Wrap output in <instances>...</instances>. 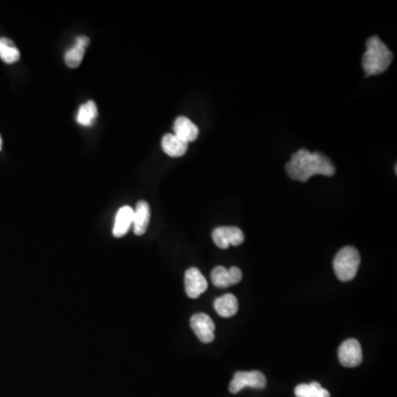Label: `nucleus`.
<instances>
[{"instance_id": "nucleus-2", "label": "nucleus", "mask_w": 397, "mask_h": 397, "mask_svg": "<svg viewBox=\"0 0 397 397\" xmlns=\"http://www.w3.org/2000/svg\"><path fill=\"white\" fill-rule=\"evenodd\" d=\"M392 61L393 53L377 36H373L366 41V51L362 58L363 70L366 77L381 75L389 69Z\"/></svg>"}, {"instance_id": "nucleus-8", "label": "nucleus", "mask_w": 397, "mask_h": 397, "mask_svg": "<svg viewBox=\"0 0 397 397\" xmlns=\"http://www.w3.org/2000/svg\"><path fill=\"white\" fill-rule=\"evenodd\" d=\"M185 293L188 297L192 299H196V298L201 296L204 291L207 290L208 281L198 268H189L185 272Z\"/></svg>"}, {"instance_id": "nucleus-9", "label": "nucleus", "mask_w": 397, "mask_h": 397, "mask_svg": "<svg viewBox=\"0 0 397 397\" xmlns=\"http://www.w3.org/2000/svg\"><path fill=\"white\" fill-rule=\"evenodd\" d=\"M211 279L213 285L217 288H228L241 281L242 272L238 267L226 270L223 266H217L212 270Z\"/></svg>"}, {"instance_id": "nucleus-11", "label": "nucleus", "mask_w": 397, "mask_h": 397, "mask_svg": "<svg viewBox=\"0 0 397 397\" xmlns=\"http://www.w3.org/2000/svg\"><path fill=\"white\" fill-rule=\"evenodd\" d=\"M173 130H175V135L177 137L188 143L196 141L198 136V126L185 116L178 117L176 119Z\"/></svg>"}, {"instance_id": "nucleus-18", "label": "nucleus", "mask_w": 397, "mask_h": 397, "mask_svg": "<svg viewBox=\"0 0 397 397\" xmlns=\"http://www.w3.org/2000/svg\"><path fill=\"white\" fill-rule=\"evenodd\" d=\"M84 47L82 45H77L75 43L73 48L70 49L68 52L65 53V56H64V61H65L66 65L71 68V69H75L77 66L82 62L83 56H84L85 53Z\"/></svg>"}, {"instance_id": "nucleus-20", "label": "nucleus", "mask_w": 397, "mask_h": 397, "mask_svg": "<svg viewBox=\"0 0 397 397\" xmlns=\"http://www.w3.org/2000/svg\"><path fill=\"white\" fill-rule=\"evenodd\" d=\"M0 149H1V138H0Z\"/></svg>"}, {"instance_id": "nucleus-6", "label": "nucleus", "mask_w": 397, "mask_h": 397, "mask_svg": "<svg viewBox=\"0 0 397 397\" xmlns=\"http://www.w3.org/2000/svg\"><path fill=\"white\" fill-rule=\"evenodd\" d=\"M338 357H339L340 363L345 368H355V366H360L363 359L361 344L355 339L344 341L340 345Z\"/></svg>"}, {"instance_id": "nucleus-17", "label": "nucleus", "mask_w": 397, "mask_h": 397, "mask_svg": "<svg viewBox=\"0 0 397 397\" xmlns=\"http://www.w3.org/2000/svg\"><path fill=\"white\" fill-rule=\"evenodd\" d=\"M0 59L8 64L15 63L20 59V52L16 45L7 38L0 39Z\"/></svg>"}, {"instance_id": "nucleus-4", "label": "nucleus", "mask_w": 397, "mask_h": 397, "mask_svg": "<svg viewBox=\"0 0 397 397\" xmlns=\"http://www.w3.org/2000/svg\"><path fill=\"white\" fill-rule=\"evenodd\" d=\"M266 377L260 371L238 372L230 383V392L236 394L245 387L263 389L266 387Z\"/></svg>"}, {"instance_id": "nucleus-16", "label": "nucleus", "mask_w": 397, "mask_h": 397, "mask_svg": "<svg viewBox=\"0 0 397 397\" xmlns=\"http://www.w3.org/2000/svg\"><path fill=\"white\" fill-rule=\"evenodd\" d=\"M295 395L296 397H330V393L317 382L300 384L295 389Z\"/></svg>"}, {"instance_id": "nucleus-7", "label": "nucleus", "mask_w": 397, "mask_h": 397, "mask_svg": "<svg viewBox=\"0 0 397 397\" xmlns=\"http://www.w3.org/2000/svg\"><path fill=\"white\" fill-rule=\"evenodd\" d=\"M191 328L203 343H211L215 340V325L211 317L205 313H196L190 320Z\"/></svg>"}, {"instance_id": "nucleus-13", "label": "nucleus", "mask_w": 397, "mask_h": 397, "mask_svg": "<svg viewBox=\"0 0 397 397\" xmlns=\"http://www.w3.org/2000/svg\"><path fill=\"white\" fill-rule=\"evenodd\" d=\"M188 143H185L180 138L177 137L175 134H167L162 137V150L169 157H182L188 150Z\"/></svg>"}, {"instance_id": "nucleus-10", "label": "nucleus", "mask_w": 397, "mask_h": 397, "mask_svg": "<svg viewBox=\"0 0 397 397\" xmlns=\"http://www.w3.org/2000/svg\"><path fill=\"white\" fill-rule=\"evenodd\" d=\"M132 222H134V209L130 205L120 208L115 217L113 235L115 238H123L126 235L132 226Z\"/></svg>"}, {"instance_id": "nucleus-19", "label": "nucleus", "mask_w": 397, "mask_h": 397, "mask_svg": "<svg viewBox=\"0 0 397 397\" xmlns=\"http://www.w3.org/2000/svg\"><path fill=\"white\" fill-rule=\"evenodd\" d=\"M75 43L86 48L90 45V39L88 37H85V36H81V37L77 38V42Z\"/></svg>"}, {"instance_id": "nucleus-3", "label": "nucleus", "mask_w": 397, "mask_h": 397, "mask_svg": "<svg viewBox=\"0 0 397 397\" xmlns=\"http://www.w3.org/2000/svg\"><path fill=\"white\" fill-rule=\"evenodd\" d=\"M360 254L355 247H345L338 251L334 257V268L338 279L341 281H352L360 266Z\"/></svg>"}, {"instance_id": "nucleus-5", "label": "nucleus", "mask_w": 397, "mask_h": 397, "mask_svg": "<svg viewBox=\"0 0 397 397\" xmlns=\"http://www.w3.org/2000/svg\"><path fill=\"white\" fill-rule=\"evenodd\" d=\"M215 245L222 249H228L231 245L238 247L244 242V233L236 226H220L212 233Z\"/></svg>"}, {"instance_id": "nucleus-14", "label": "nucleus", "mask_w": 397, "mask_h": 397, "mask_svg": "<svg viewBox=\"0 0 397 397\" xmlns=\"http://www.w3.org/2000/svg\"><path fill=\"white\" fill-rule=\"evenodd\" d=\"M215 308L221 317H233L238 310V302L234 295H224L215 302Z\"/></svg>"}, {"instance_id": "nucleus-1", "label": "nucleus", "mask_w": 397, "mask_h": 397, "mask_svg": "<svg viewBox=\"0 0 397 397\" xmlns=\"http://www.w3.org/2000/svg\"><path fill=\"white\" fill-rule=\"evenodd\" d=\"M286 171L293 180L307 182L309 178L316 175L332 177L336 173V167L334 162L321 153L300 149L287 162Z\"/></svg>"}, {"instance_id": "nucleus-15", "label": "nucleus", "mask_w": 397, "mask_h": 397, "mask_svg": "<svg viewBox=\"0 0 397 397\" xmlns=\"http://www.w3.org/2000/svg\"><path fill=\"white\" fill-rule=\"evenodd\" d=\"M96 117H98V106L94 102L88 101V103L79 106L77 116L79 125L90 127L95 122Z\"/></svg>"}, {"instance_id": "nucleus-12", "label": "nucleus", "mask_w": 397, "mask_h": 397, "mask_svg": "<svg viewBox=\"0 0 397 397\" xmlns=\"http://www.w3.org/2000/svg\"><path fill=\"white\" fill-rule=\"evenodd\" d=\"M150 221V208L146 201H139L134 210V222L132 228L136 235H143L148 228Z\"/></svg>"}]
</instances>
